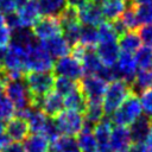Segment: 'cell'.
Masks as SVG:
<instances>
[{
	"label": "cell",
	"instance_id": "obj_5",
	"mask_svg": "<svg viewBox=\"0 0 152 152\" xmlns=\"http://www.w3.org/2000/svg\"><path fill=\"white\" fill-rule=\"evenodd\" d=\"M4 93L11 100L17 112L24 110L33 106V99L30 94V90L24 81V78L7 80Z\"/></svg>",
	"mask_w": 152,
	"mask_h": 152
},
{
	"label": "cell",
	"instance_id": "obj_49",
	"mask_svg": "<svg viewBox=\"0 0 152 152\" xmlns=\"http://www.w3.org/2000/svg\"><path fill=\"white\" fill-rule=\"evenodd\" d=\"M5 133V122L4 121H0V134Z\"/></svg>",
	"mask_w": 152,
	"mask_h": 152
},
{
	"label": "cell",
	"instance_id": "obj_8",
	"mask_svg": "<svg viewBox=\"0 0 152 152\" xmlns=\"http://www.w3.org/2000/svg\"><path fill=\"white\" fill-rule=\"evenodd\" d=\"M113 70L116 80H122L127 83H132L135 74L138 71V66L134 59V55L125 51H120V55L113 65Z\"/></svg>",
	"mask_w": 152,
	"mask_h": 152
},
{
	"label": "cell",
	"instance_id": "obj_20",
	"mask_svg": "<svg viewBox=\"0 0 152 152\" xmlns=\"http://www.w3.org/2000/svg\"><path fill=\"white\" fill-rule=\"evenodd\" d=\"M152 126V120L146 116V115H140L139 118H137L128 127L129 129V134H131V139H132V144H140L144 142L147 133L150 131Z\"/></svg>",
	"mask_w": 152,
	"mask_h": 152
},
{
	"label": "cell",
	"instance_id": "obj_10",
	"mask_svg": "<svg viewBox=\"0 0 152 152\" xmlns=\"http://www.w3.org/2000/svg\"><path fill=\"white\" fill-rule=\"evenodd\" d=\"M17 115L24 118L28 125L30 133H42L44 134L48 124L50 121V116H48L40 108L36 106H31L24 110L17 112Z\"/></svg>",
	"mask_w": 152,
	"mask_h": 152
},
{
	"label": "cell",
	"instance_id": "obj_6",
	"mask_svg": "<svg viewBox=\"0 0 152 152\" xmlns=\"http://www.w3.org/2000/svg\"><path fill=\"white\" fill-rule=\"evenodd\" d=\"M53 121L61 134L70 135V137L77 135L83 129L84 126L83 113L72 109H65V110L62 109L53 118Z\"/></svg>",
	"mask_w": 152,
	"mask_h": 152
},
{
	"label": "cell",
	"instance_id": "obj_30",
	"mask_svg": "<svg viewBox=\"0 0 152 152\" xmlns=\"http://www.w3.org/2000/svg\"><path fill=\"white\" fill-rule=\"evenodd\" d=\"M50 150L58 152H80L75 138L64 134H61L58 138L50 142Z\"/></svg>",
	"mask_w": 152,
	"mask_h": 152
},
{
	"label": "cell",
	"instance_id": "obj_2",
	"mask_svg": "<svg viewBox=\"0 0 152 152\" xmlns=\"http://www.w3.org/2000/svg\"><path fill=\"white\" fill-rule=\"evenodd\" d=\"M53 58L43 48L40 42L37 39L26 49L25 55V68L26 71H52Z\"/></svg>",
	"mask_w": 152,
	"mask_h": 152
},
{
	"label": "cell",
	"instance_id": "obj_34",
	"mask_svg": "<svg viewBox=\"0 0 152 152\" xmlns=\"http://www.w3.org/2000/svg\"><path fill=\"white\" fill-rule=\"evenodd\" d=\"M134 59L138 69H152V48L140 46L134 52Z\"/></svg>",
	"mask_w": 152,
	"mask_h": 152
},
{
	"label": "cell",
	"instance_id": "obj_42",
	"mask_svg": "<svg viewBox=\"0 0 152 152\" xmlns=\"http://www.w3.org/2000/svg\"><path fill=\"white\" fill-rule=\"evenodd\" d=\"M0 152H24V147L21 142H17V141H12L6 148H4Z\"/></svg>",
	"mask_w": 152,
	"mask_h": 152
},
{
	"label": "cell",
	"instance_id": "obj_26",
	"mask_svg": "<svg viewBox=\"0 0 152 152\" xmlns=\"http://www.w3.org/2000/svg\"><path fill=\"white\" fill-rule=\"evenodd\" d=\"M141 38L138 31H126L118 38V44L120 51L134 53L141 46Z\"/></svg>",
	"mask_w": 152,
	"mask_h": 152
},
{
	"label": "cell",
	"instance_id": "obj_25",
	"mask_svg": "<svg viewBox=\"0 0 152 152\" xmlns=\"http://www.w3.org/2000/svg\"><path fill=\"white\" fill-rule=\"evenodd\" d=\"M81 63L84 75H99L103 68V64L94 49H87L86 53L81 59Z\"/></svg>",
	"mask_w": 152,
	"mask_h": 152
},
{
	"label": "cell",
	"instance_id": "obj_3",
	"mask_svg": "<svg viewBox=\"0 0 152 152\" xmlns=\"http://www.w3.org/2000/svg\"><path fill=\"white\" fill-rule=\"evenodd\" d=\"M141 114H142V108H141L140 99L137 94L131 93L126 97V100L110 115V120L115 125L128 127Z\"/></svg>",
	"mask_w": 152,
	"mask_h": 152
},
{
	"label": "cell",
	"instance_id": "obj_44",
	"mask_svg": "<svg viewBox=\"0 0 152 152\" xmlns=\"http://www.w3.org/2000/svg\"><path fill=\"white\" fill-rule=\"evenodd\" d=\"M6 82H7V77H6V75H5L2 71H0V93H4Z\"/></svg>",
	"mask_w": 152,
	"mask_h": 152
},
{
	"label": "cell",
	"instance_id": "obj_46",
	"mask_svg": "<svg viewBox=\"0 0 152 152\" xmlns=\"http://www.w3.org/2000/svg\"><path fill=\"white\" fill-rule=\"evenodd\" d=\"M68 1V5H70V6H75V7H77V6H80V5H82L84 1H87V0H66Z\"/></svg>",
	"mask_w": 152,
	"mask_h": 152
},
{
	"label": "cell",
	"instance_id": "obj_21",
	"mask_svg": "<svg viewBox=\"0 0 152 152\" xmlns=\"http://www.w3.org/2000/svg\"><path fill=\"white\" fill-rule=\"evenodd\" d=\"M104 19L112 21L121 15L125 8L133 4L132 0H97Z\"/></svg>",
	"mask_w": 152,
	"mask_h": 152
},
{
	"label": "cell",
	"instance_id": "obj_39",
	"mask_svg": "<svg viewBox=\"0 0 152 152\" xmlns=\"http://www.w3.org/2000/svg\"><path fill=\"white\" fill-rule=\"evenodd\" d=\"M138 33L141 38V42L145 45L152 48V24H144L139 28Z\"/></svg>",
	"mask_w": 152,
	"mask_h": 152
},
{
	"label": "cell",
	"instance_id": "obj_23",
	"mask_svg": "<svg viewBox=\"0 0 152 152\" xmlns=\"http://www.w3.org/2000/svg\"><path fill=\"white\" fill-rule=\"evenodd\" d=\"M24 152H49L50 140L42 133H31L23 141Z\"/></svg>",
	"mask_w": 152,
	"mask_h": 152
},
{
	"label": "cell",
	"instance_id": "obj_1",
	"mask_svg": "<svg viewBox=\"0 0 152 152\" xmlns=\"http://www.w3.org/2000/svg\"><path fill=\"white\" fill-rule=\"evenodd\" d=\"M131 93H132L131 84L122 80H113L108 82L104 94L102 96V106H103L104 115L110 116Z\"/></svg>",
	"mask_w": 152,
	"mask_h": 152
},
{
	"label": "cell",
	"instance_id": "obj_43",
	"mask_svg": "<svg viewBox=\"0 0 152 152\" xmlns=\"http://www.w3.org/2000/svg\"><path fill=\"white\" fill-rule=\"evenodd\" d=\"M11 142H12V140H11L10 137L6 134V132L2 133V134H0V151H2L4 148H6Z\"/></svg>",
	"mask_w": 152,
	"mask_h": 152
},
{
	"label": "cell",
	"instance_id": "obj_32",
	"mask_svg": "<svg viewBox=\"0 0 152 152\" xmlns=\"http://www.w3.org/2000/svg\"><path fill=\"white\" fill-rule=\"evenodd\" d=\"M119 19L121 20V23L124 24L127 31H138V28L140 27V23L138 20V17L134 10V4L127 6L125 11L121 13V15L119 17Z\"/></svg>",
	"mask_w": 152,
	"mask_h": 152
},
{
	"label": "cell",
	"instance_id": "obj_40",
	"mask_svg": "<svg viewBox=\"0 0 152 152\" xmlns=\"http://www.w3.org/2000/svg\"><path fill=\"white\" fill-rule=\"evenodd\" d=\"M11 37H12V31L7 26L0 28V53L10 45Z\"/></svg>",
	"mask_w": 152,
	"mask_h": 152
},
{
	"label": "cell",
	"instance_id": "obj_35",
	"mask_svg": "<svg viewBox=\"0 0 152 152\" xmlns=\"http://www.w3.org/2000/svg\"><path fill=\"white\" fill-rule=\"evenodd\" d=\"M17 114V109L11 102V100L6 96L5 93H0V121H8Z\"/></svg>",
	"mask_w": 152,
	"mask_h": 152
},
{
	"label": "cell",
	"instance_id": "obj_11",
	"mask_svg": "<svg viewBox=\"0 0 152 152\" xmlns=\"http://www.w3.org/2000/svg\"><path fill=\"white\" fill-rule=\"evenodd\" d=\"M77 17L82 25L89 26H97L104 19L97 0H87L77 6Z\"/></svg>",
	"mask_w": 152,
	"mask_h": 152
},
{
	"label": "cell",
	"instance_id": "obj_16",
	"mask_svg": "<svg viewBox=\"0 0 152 152\" xmlns=\"http://www.w3.org/2000/svg\"><path fill=\"white\" fill-rule=\"evenodd\" d=\"M17 10V14L19 17L21 27L32 28V26L40 19L42 15L37 0H27L24 4H21Z\"/></svg>",
	"mask_w": 152,
	"mask_h": 152
},
{
	"label": "cell",
	"instance_id": "obj_36",
	"mask_svg": "<svg viewBox=\"0 0 152 152\" xmlns=\"http://www.w3.org/2000/svg\"><path fill=\"white\" fill-rule=\"evenodd\" d=\"M97 36H99V42L103 40H118L119 34L116 33L113 23L112 21H102L97 25Z\"/></svg>",
	"mask_w": 152,
	"mask_h": 152
},
{
	"label": "cell",
	"instance_id": "obj_17",
	"mask_svg": "<svg viewBox=\"0 0 152 152\" xmlns=\"http://www.w3.org/2000/svg\"><path fill=\"white\" fill-rule=\"evenodd\" d=\"M109 142L113 152H127L132 145V139L127 126H113Z\"/></svg>",
	"mask_w": 152,
	"mask_h": 152
},
{
	"label": "cell",
	"instance_id": "obj_47",
	"mask_svg": "<svg viewBox=\"0 0 152 152\" xmlns=\"http://www.w3.org/2000/svg\"><path fill=\"white\" fill-rule=\"evenodd\" d=\"M6 26V20H5V14L2 12H0V28Z\"/></svg>",
	"mask_w": 152,
	"mask_h": 152
},
{
	"label": "cell",
	"instance_id": "obj_50",
	"mask_svg": "<svg viewBox=\"0 0 152 152\" xmlns=\"http://www.w3.org/2000/svg\"><path fill=\"white\" fill-rule=\"evenodd\" d=\"M25 1H27V0H17V4H18V7L21 5V4H24Z\"/></svg>",
	"mask_w": 152,
	"mask_h": 152
},
{
	"label": "cell",
	"instance_id": "obj_38",
	"mask_svg": "<svg viewBox=\"0 0 152 152\" xmlns=\"http://www.w3.org/2000/svg\"><path fill=\"white\" fill-rule=\"evenodd\" d=\"M140 95V103L142 108V113L152 120V88L142 91Z\"/></svg>",
	"mask_w": 152,
	"mask_h": 152
},
{
	"label": "cell",
	"instance_id": "obj_24",
	"mask_svg": "<svg viewBox=\"0 0 152 152\" xmlns=\"http://www.w3.org/2000/svg\"><path fill=\"white\" fill-rule=\"evenodd\" d=\"M84 122L95 126L99 121L104 118V110L102 106V100H89L87 101L86 109L83 112Z\"/></svg>",
	"mask_w": 152,
	"mask_h": 152
},
{
	"label": "cell",
	"instance_id": "obj_29",
	"mask_svg": "<svg viewBox=\"0 0 152 152\" xmlns=\"http://www.w3.org/2000/svg\"><path fill=\"white\" fill-rule=\"evenodd\" d=\"M63 102H64V107L66 109H72L80 113H83L87 106V99L83 95V93L78 89L74 90L72 93L68 94L66 96L63 97Z\"/></svg>",
	"mask_w": 152,
	"mask_h": 152
},
{
	"label": "cell",
	"instance_id": "obj_37",
	"mask_svg": "<svg viewBox=\"0 0 152 152\" xmlns=\"http://www.w3.org/2000/svg\"><path fill=\"white\" fill-rule=\"evenodd\" d=\"M134 10L140 25L152 24V4H139L134 5Z\"/></svg>",
	"mask_w": 152,
	"mask_h": 152
},
{
	"label": "cell",
	"instance_id": "obj_48",
	"mask_svg": "<svg viewBox=\"0 0 152 152\" xmlns=\"http://www.w3.org/2000/svg\"><path fill=\"white\" fill-rule=\"evenodd\" d=\"M134 5H139V4H152V0H132Z\"/></svg>",
	"mask_w": 152,
	"mask_h": 152
},
{
	"label": "cell",
	"instance_id": "obj_12",
	"mask_svg": "<svg viewBox=\"0 0 152 152\" xmlns=\"http://www.w3.org/2000/svg\"><path fill=\"white\" fill-rule=\"evenodd\" d=\"M32 32L38 40H45L53 36L62 34V26L58 17L40 18L33 26Z\"/></svg>",
	"mask_w": 152,
	"mask_h": 152
},
{
	"label": "cell",
	"instance_id": "obj_4",
	"mask_svg": "<svg viewBox=\"0 0 152 152\" xmlns=\"http://www.w3.org/2000/svg\"><path fill=\"white\" fill-rule=\"evenodd\" d=\"M24 77L33 102L53 89V71H28Z\"/></svg>",
	"mask_w": 152,
	"mask_h": 152
},
{
	"label": "cell",
	"instance_id": "obj_45",
	"mask_svg": "<svg viewBox=\"0 0 152 152\" xmlns=\"http://www.w3.org/2000/svg\"><path fill=\"white\" fill-rule=\"evenodd\" d=\"M144 144H145L146 146H148V147H152V126H151V128H150V131H148V133H147V137H146Z\"/></svg>",
	"mask_w": 152,
	"mask_h": 152
},
{
	"label": "cell",
	"instance_id": "obj_7",
	"mask_svg": "<svg viewBox=\"0 0 152 152\" xmlns=\"http://www.w3.org/2000/svg\"><path fill=\"white\" fill-rule=\"evenodd\" d=\"M52 71L56 76H64L74 81H80L84 75L82 63L72 55H65L63 57L57 58V61L53 64Z\"/></svg>",
	"mask_w": 152,
	"mask_h": 152
},
{
	"label": "cell",
	"instance_id": "obj_22",
	"mask_svg": "<svg viewBox=\"0 0 152 152\" xmlns=\"http://www.w3.org/2000/svg\"><path fill=\"white\" fill-rule=\"evenodd\" d=\"M94 126L84 122L83 129L77 134V146L80 152H97V144L93 133Z\"/></svg>",
	"mask_w": 152,
	"mask_h": 152
},
{
	"label": "cell",
	"instance_id": "obj_18",
	"mask_svg": "<svg viewBox=\"0 0 152 152\" xmlns=\"http://www.w3.org/2000/svg\"><path fill=\"white\" fill-rule=\"evenodd\" d=\"M96 53L103 65L113 66L120 55V48L118 40L99 42L96 46Z\"/></svg>",
	"mask_w": 152,
	"mask_h": 152
},
{
	"label": "cell",
	"instance_id": "obj_28",
	"mask_svg": "<svg viewBox=\"0 0 152 152\" xmlns=\"http://www.w3.org/2000/svg\"><path fill=\"white\" fill-rule=\"evenodd\" d=\"M40 14L44 17H59L68 6L66 0H37Z\"/></svg>",
	"mask_w": 152,
	"mask_h": 152
},
{
	"label": "cell",
	"instance_id": "obj_19",
	"mask_svg": "<svg viewBox=\"0 0 152 152\" xmlns=\"http://www.w3.org/2000/svg\"><path fill=\"white\" fill-rule=\"evenodd\" d=\"M39 42L43 45V48L51 55V57L56 58V59L68 55L71 51L70 44L61 34H57V36H53V37H51L49 39L39 40Z\"/></svg>",
	"mask_w": 152,
	"mask_h": 152
},
{
	"label": "cell",
	"instance_id": "obj_15",
	"mask_svg": "<svg viewBox=\"0 0 152 152\" xmlns=\"http://www.w3.org/2000/svg\"><path fill=\"white\" fill-rule=\"evenodd\" d=\"M5 132L12 141L23 142L30 134V128L26 120L19 115H14L5 122Z\"/></svg>",
	"mask_w": 152,
	"mask_h": 152
},
{
	"label": "cell",
	"instance_id": "obj_31",
	"mask_svg": "<svg viewBox=\"0 0 152 152\" xmlns=\"http://www.w3.org/2000/svg\"><path fill=\"white\" fill-rule=\"evenodd\" d=\"M80 44L86 46L87 49H94L97 43H99V36H97V30L95 26H89V25H83L81 27V33H80Z\"/></svg>",
	"mask_w": 152,
	"mask_h": 152
},
{
	"label": "cell",
	"instance_id": "obj_27",
	"mask_svg": "<svg viewBox=\"0 0 152 152\" xmlns=\"http://www.w3.org/2000/svg\"><path fill=\"white\" fill-rule=\"evenodd\" d=\"M131 88L132 93L137 95L152 88V69H138Z\"/></svg>",
	"mask_w": 152,
	"mask_h": 152
},
{
	"label": "cell",
	"instance_id": "obj_41",
	"mask_svg": "<svg viewBox=\"0 0 152 152\" xmlns=\"http://www.w3.org/2000/svg\"><path fill=\"white\" fill-rule=\"evenodd\" d=\"M18 8L17 0H0V12L7 14L10 12H14Z\"/></svg>",
	"mask_w": 152,
	"mask_h": 152
},
{
	"label": "cell",
	"instance_id": "obj_33",
	"mask_svg": "<svg viewBox=\"0 0 152 152\" xmlns=\"http://www.w3.org/2000/svg\"><path fill=\"white\" fill-rule=\"evenodd\" d=\"M53 89H55V91H57L59 95H62L64 97L68 94L72 93L74 90L78 89V83H77V81H74V80L64 77V76H56L55 83H53Z\"/></svg>",
	"mask_w": 152,
	"mask_h": 152
},
{
	"label": "cell",
	"instance_id": "obj_13",
	"mask_svg": "<svg viewBox=\"0 0 152 152\" xmlns=\"http://www.w3.org/2000/svg\"><path fill=\"white\" fill-rule=\"evenodd\" d=\"M33 106L40 108L48 116L55 118L64 107L63 96L59 95L57 91L51 90L48 94H45L44 96L37 99L33 102Z\"/></svg>",
	"mask_w": 152,
	"mask_h": 152
},
{
	"label": "cell",
	"instance_id": "obj_9",
	"mask_svg": "<svg viewBox=\"0 0 152 152\" xmlns=\"http://www.w3.org/2000/svg\"><path fill=\"white\" fill-rule=\"evenodd\" d=\"M107 83L108 82H106L97 75H83V77L78 82V87L86 96L87 101L102 100Z\"/></svg>",
	"mask_w": 152,
	"mask_h": 152
},
{
	"label": "cell",
	"instance_id": "obj_14",
	"mask_svg": "<svg viewBox=\"0 0 152 152\" xmlns=\"http://www.w3.org/2000/svg\"><path fill=\"white\" fill-rule=\"evenodd\" d=\"M112 128L113 125L109 118H103L94 126L93 133L97 144V152H113L109 142Z\"/></svg>",
	"mask_w": 152,
	"mask_h": 152
},
{
	"label": "cell",
	"instance_id": "obj_51",
	"mask_svg": "<svg viewBox=\"0 0 152 152\" xmlns=\"http://www.w3.org/2000/svg\"><path fill=\"white\" fill-rule=\"evenodd\" d=\"M49 152H58V151H53V150H50Z\"/></svg>",
	"mask_w": 152,
	"mask_h": 152
}]
</instances>
